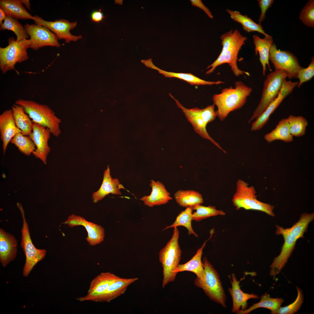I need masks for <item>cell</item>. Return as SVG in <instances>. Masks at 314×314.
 <instances>
[{"mask_svg": "<svg viewBox=\"0 0 314 314\" xmlns=\"http://www.w3.org/2000/svg\"><path fill=\"white\" fill-rule=\"evenodd\" d=\"M220 39L222 46L221 51L217 59L207 67V69L211 68L206 72V74H210L217 67L226 63L229 64L235 76H238L244 74L249 75L247 72L240 69L237 63L239 52L247 40V37L236 29L231 30L223 34Z\"/></svg>", "mask_w": 314, "mask_h": 314, "instance_id": "1", "label": "cell"}, {"mask_svg": "<svg viewBox=\"0 0 314 314\" xmlns=\"http://www.w3.org/2000/svg\"><path fill=\"white\" fill-rule=\"evenodd\" d=\"M252 91L251 87L241 81H237L234 88H224L220 93L214 94L213 104L217 107L216 112L220 120L223 121L231 112L241 108Z\"/></svg>", "mask_w": 314, "mask_h": 314, "instance_id": "2", "label": "cell"}, {"mask_svg": "<svg viewBox=\"0 0 314 314\" xmlns=\"http://www.w3.org/2000/svg\"><path fill=\"white\" fill-rule=\"evenodd\" d=\"M314 219V214H302L298 222L291 227L284 229L276 225V234L282 236L284 243L279 256L274 259L273 262L277 267L283 268L295 249L296 242L299 238H304L309 224Z\"/></svg>", "mask_w": 314, "mask_h": 314, "instance_id": "3", "label": "cell"}, {"mask_svg": "<svg viewBox=\"0 0 314 314\" xmlns=\"http://www.w3.org/2000/svg\"><path fill=\"white\" fill-rule=\"evenodd\" d=\"M179 233L177 227H174L171 238L159 253V260L163 268V288L174 281L177 274L174 271L179 264L182 254L178 242Z\"/></svg>", "mask_w": 314, "mask_h": 314, "instance_id": "4", "label": "cell"}, {"mask_svg": "<svg viewBox=\"0 0 314 314\" xmlns=\"http://www.w3.org/2000/svg\"><path fill=\"white\" fill-rule=\"evenodd\" d=\"M15 104L22 106L32 121L48 128L51 133L58 137L61 133V120L48 106L30 100L19 99Z\"/></svg>", "mask_w": 314, "mask_h": 314, "instance_id": "5", "label": "cell"}, {"mask_svg": "<svg viewBox=\"0 0 314 314\" xmlns=\"http://www.w3.org/2000/svg\"><path fill=\"white\" fill-rule=\"evenodd\" d=\"M169 95L175 101L178 107L181 109L188 121L192 124L195 132L203 138L210 140L219 149L226 153L219 144L211 137L206 129L208 124L214 120L217 116L215 110V105H209L203 109L196 107L188 109L184 107L170 93Z\"/></svg>", "mask_w": 314, "mask_h": 314, "instance_id": "6", "label": "cell"}, {"mask_svg": "<svg viewBox=\"0 0 314 314\" xmlns=\"http://www.w3.org/2000/svg\"><path fill=\"white\" fill-rule=\"evenodd\" d=\"M256 194L253 186L249 187L248 183L239 179L237 181L236 191L232 199L233 204L238 210L243 208L247 210H258L271 216H274V206L258 200Z\"/></svg>", "mask_w": 314, "mask_h": 314, "instance_id": "7", "label": "cell"}, {"mask_svg": "<svg viewBox=\"0 0 314 314\" xmlns=\"http://www.w3.org/2000/svg\"><path fill=\"white\" fill-rule=\"evenodd\" d=\"M202 263L205 272L204 281H201L196 278L195 285L202 289L211 300L226 308V296L219 274L206 257L203 258Z\"/></svg>", "mask_w": 314, "mask_h": 314, "instance_id": "8", "label": "cell"}, {"mask_svg": "<svg viewBox=\"0 0 314 314\" xmlns=\"http://www.w3.org/2000/svg\"><path fill=\"white\" fill-rule=\"evenodd\" d=\"M8 42L7 46L0 47V69L3 74L14 69L17 63L28 58L27 49L30 48V39H24L17 41L12 37L8 39Z\"/></svg>", "mask_w": 314, "mask_h": 314, "instance_id": "9", "label": "cell"}, {"mask_svg": "<svg viewBox=\"0 0 314 314\" xmlns=\"http://www.w3.org/2000/svg\"><path fill=\"white\" fill-rule=\"evenodd\" d=\"M287 77V72L281 69H275L267 76L260 102L248 123L259 117L277 98Z\"/></svg>", "mask_w": 314, "mask_h": 314, "instance_id": "10", "label": "cell"}, {"mask_svg": "<svg viewBox=\"0 0 314 314\" xmlns=\"http://www.w3.org/2000/svg\"><path fill=\"white\" fill-rule=\"evenodd\" d=\"M17 206L20 211L22 218L21 246L26 256L23 274L24 276L26 277L28 275L34 266L38 262L44 259L46 256V251L45 249L37 248L33 244L24 209L20 203H17Z\"/></svg>", "mask_w": 314, "mask_h": 314, "instance_id": "11", "label": "cell"}, {"mask_svg": "<svg viewBox=\"0 0 314 314\" xmlns=\"http://www.w3.org/2000/svg\"><path fill=\"white\" fill-rule=\"evenodd\" d=\"M269 58L275 69L285 70L290 79L296 78L298 72L303 68L300 65L298 59L293 54L288 51L278 49L274 43L271 47Z\"/></svg>", "mask_w": 314, "mask_h": 314, "instance_id": "12", "label": "cell"}, {"mask_svg": "<svg viewBox=\"0 0 314 314\" xmlns=\"http://www.w3.org/2000/svg\"><path fill=\"white\" fill-rule=\"evenodd\" d=\"M24 28L30 37V48L37 50L46 46H60L56 35L47 28L37 24H26Z\"/></svg>", "mask_w": 314, "mask_h": 314, "instance_id": "13", "label": "cell"}, {"mask_svg": "<svg viewBox=\"0 0 314 314\" xmlns=\"http://www.w3.org/2000/svg\"><path fill=\"white\" fill-rule=\"evenodd\" d=\"M34 17L33 20L35 24L47 28L56 35L58 39L65 40L66 43L76 41L82 38L81 35H74L70 32L71 30L76 26L77 24L76 22H70L64 19L48 21L38 15Z\"/></svg>", "mask_w": 314, "mask_h": 314, "instance_id": "14", "label": "cell"}, {"mask_svg": "<svg viewBox=\"0 0 314 314\" xmlns=\"http://www.w3.org/2000/svg\"><path fill=\"white\" fill-rule=\"evenodd\" d=\"M33 122L32 131L28 136L36 147L33 154L46 165L47 156L51 150L48 142L51 133L48 128Z\"/></svg>", "mask_w": 314, "mask_h": 314, "instance_id": "15", "label": "cell"}, {"mask_svg": "<svg viewBox=\"0 0 314 314\" xmlns=\"http://www.w3.org/2000/svg\"><path fill=\"white\" fill-rule=\"evenodd\" d=\"M298 82H292L285 80L284 81L279 94L277 98L271 103L264 111L252 124L251 130L256 131L261 129L267 123L270 115L274 112L283 99L289 95L297 85Z\"/></svg>", "mask_w": 314, "mask_h": 314, "instance_id": "16", "label": "cell"}, {"mask_svg": "<svg viewBox=\"0 0 314 314\" xmlns=\"http://www.w3.org/2000/svg\"><path fill=\"white\" fill-rule=\"evenodd\" d=\"M64 223L71 227L79 225L83 226L88 233L86 240L91 246L99 244L104 240L105 237L104 229L100 225L87 221L81 216L72 214L69 216Z\"/></svg>", "mask_w": 314, "mask_h": 314, "instance_id": "17", "label": "cell"}, {"mask_svg": "<svg viewBox=\"0 0 314 314\" xmlns=\"http://www.w3.org/2000/svg\"><path fill=\"white\" fill-rule=\"evenodd\" d=\"M138 279V278L119 277L102 293L90 298L88 301L109 302L123 294L128 287Z\"/></svg>", "mask_w": 314, "mask_h": 314, "instance_id": "18", "label": "cell"}, {"mask_svg": "<svg viewBox=\"0 0 314 314\" xmlns=\"http://www.w3.org/2000/svg\"><path fill=\"white\" fill-rule=\"evenodd\" d=\"M19 133L22 131L15 124L11 109L4 111L0 115V133L4 154L11 140Z\"/></svg>", "mask_w": 314, "mask_h": 314, "instance_id": "19", "label": "cell"}, {"mask_svg": "<svg viewBox=\"0 0 314 314\" xmlns=\"http://www.w3.org/2000/svg\"><path fill=\"white\" fill-rule=\"evenodd\" d=\"M232 279H230L231 288H229L228 290L232 296L233 301L232 311L236 314L240 311L246 309L247 307V301L251 299L259 298L258 296L254 294H249L244 292L240 289L239 285L240 281L245 278H242L238 281L235 274H231Z\"/></svg>", "mask_w": 314, "mask_h": 314, "instance_id": "20", "label": "cell"}, {"mask_svg": "<svg viewBox=\"0 0 314 314\" xmlns=\"http://www.w3.org/2000/svg\"><path fill=\"white\" fill-rule=\"evenodd\" d=\"M17 245V241L13 235L0 229V261L3 267L15 258Z\"/></svg>", "mask_w": 314, "mask_h": 314, "instance_id": "21", "label": "cell"}, {"mask_svg": "<svg viewBox=\"0 0 314 314\" xmlns=\"http://www.w3.org/2000/svg\"><path fill=\"white\" fill-rule=\"evenodd\" d=\"M119 277L110 272L101 273L91 282L87 294L76 299L81 302L88 301L90 298L102 293Z\"/></svg>", "mask_w": 314, "mask_h": 314, "instance_id": "22", "label": "cell"}, {"mask_svg": "<svg viewBox=\"0 0 314 314\" xmlns=\"http://www.w3.org/2000/svg\"><path fill=\"white\" fill-rule=\"evenodd\" d=\"M121 189H125L117 179L112 178L109 167L108 166L107 169L104 171L103 180L100 188L92 195L93 202L94 203L98 202L109 194L121 195L120 191Z\"/></svg>", "mask_w": 314, "mask_h": 314, "instance_id": "23", "label": "cell"}, {"mask_svg": "<svg viewBox=\"0 0 314 314\" xmlns=\"http://www.w3.org/2000/svg\"><path fill=\"white\" fill-rule=\"evenodd\" d=\"M214 233V230L213 229L210 231L209 238L204 242L195 255L187 263L179 264L174 272L177 274L180 272H191L195 273L197 276V278L200 281L204 282L205 279V272L201 261L203 251L207 242L210 239Z\"/></svg>", "mask_w": 314, "mask_h": 314, "instance_id": "24", "label": "cell"}, {"mask_svg": "<svg viewBox=\"0 0 314 314\" xmlns=\"http://www.w3.org/2000/svg\"><path fill=\"white\" fill-rule=\"evenodd\" d=\"M150 185L152 188L150 194L144 196L140 199L145 205L152 207L165 204L173 199L162 183L151 180Z\"/></svg>", "mask_w": 314, "mask_h": 314, "instance_id": "25", "label": "cell"}, {"mask_svg": "<svg viewBox=\"0 0 314 314\" xmlns=\"http://www.w3.org/2000/svg\"><path fill=\"white\" fill-rule=\"evenodd\" d=\"M254 42L255 46V53L257 55L258 53L259 56V60L263 67V74L265 75L266 70V65L270 69L269 63V54L271 47L273 43L272 37H265L261 38L258 35L253 36Z\"/></svg>", "mask_w": 314, "mask_h": 314, "instance_id": "26", "label": "cell"}, {"mask_svg": "<svg viewBox=\"0 0 314 314\" xmlns=\"http://www.w3.org/2000/svg\"><path fill=\"white\" fill-rule=\"evenodd\" d=\"M148 67L157 70L159 73L168 78H176L185 81L193 85H219L224 83L221 81H209L202 79L190 73H176L167 72L162 70L155 66L152 62L149 64Z\"/></svg>", "mask_w": 314, "mask_h": 314, "instance_id": "27", "label": "cell"}, {"mask_svg": "<svg viewBox=\"0 0 314 314\" xmlns=\"http://www.w3.org/2000/svg\"><path fill=\"white\" fill-rule=\"evenodd\" d=\"M0 7L4 11L6 16L13 18L34 19V16L27 12L20 0H1Z\"/></svg>", "mask_w": 314, "mask_h": 314, "instance_id": "28", "label": "cell"}, {"mask_svg": "<svg viewBox=\"0 0 314 314\" xmlns=\"http://www.w3.org/2000/svg\"><path fill=\"white\" fill-rule=\"evenodd\" d=\"M11 110L16 126L21 131L23 135L28 136L33 130V122L31 118L20 105L13 104Z\"/></svg>", "mask_w": 314, "mask_h": 314, "instance_id": "29", "label": "cell"}, {"mask_svg": "<svg viewBox=\"0 0 314 314\" xmlns=\"http://www.w3.org/2000/svg\"><path fill=\"white\" fill-rule=\"evenodd\" d=\"M226 11L229 14L231 19L242 25L243 29L246 32H258L263 34L265 37L270 36L265 32L261 24L255 23L247 15H242L237 10L226 9Z\"/></svg>", "mask_w": 314, "mask_h": 314, "instance_id": "30", "label": "cell"}, {"mask_svg": "<svg viewBox=\"0 0 314 314\" xmlns=\"http://www.w3.org/2000/svg\"><path fill=\"white\" fill-rule=\"evenodd\" d=\"M265 140L267 142L279 140L286 142H290L293 140V136L290 131L289 126L287 118L280 120L275 128L264 136Z\"/></svg>", "mask_w": 314, "mask_h": 314, "instance_id": "31", "label": "cell"}, {"mask_svg": "<svg viewBox=\"0 0 314 314\" xmlns=\"http://www.w3.org/2000/svg\"><path fill=\"white\" fill-rule=\"evenodd\" d=\"M174 197L179 205L184 207H193L204 202L201 195L193 190H179L174 193Z\"/></svg>", "mask_w": 314, "mask_h": 314, "instance_id": "32", "label": "cell"}, {"mask_svg": "<svg viewBox=\"0 0 314 314\" xmlns=\"http://www.w3.org/2000/svg\"><path fill=\"white\" fill-rule=\"evenodd\" d=\"M284 301V300L282 298H272L270 297L268 294L265 293L261 296L259 302L254 304L248 309L240 311L237 314H247L254 310L262 308L270 310L271 311V313L274 314L281 307Z\"/></svg>", "mask_w": 314, "mask_h": 314, "instance_id": "33", "label": "cell"}, {"mask_svg": "<svg viewBox=\"0 0 314 314\" xmlns=\"http://www.w3.org/2000/svg\"><path fill=\"white\" fill-rule=\"evenodd\" d=\"M193 210L192 207H187L178 215L173 223L166 226L163 230L175 227L183 226L188 230V235L192 234L196 237H198V235L194 231L192 226Z\"/></svg>", "mask_w": 314, "mask_h": 314, "instance_id": "34", "label": "cell"}, {"mask_svg": "<svg viewBox=\"0 0 314 314\" xmlns=\"http://www.w3.org/2000/svg\"><path fill=\"white\" fill-rule=\"evenodd\" d=\"M196 211L192 214V220L199 222L211 217L217 215H224L225 213L222 210L216 209L212 206H204L201 204L197 205L192 207Z\"/></svg>", "mask_w": 314, "mask_h": 314, "instance_id": "35", "label": "cell"}, {"mask_svg": "<svg viewBox=\"0 0 314 314\" xmlns=\"http://www.w3.org/2000/svg\"><path fill=\"white\" fill-rule=\"evenodd\" d=\"M1 30L7 29L13 32L17 37V41L24 39H27L29 36L27 33L24 27L16 19L7 16L3 22L0 26Z\"/></svg>", "mask_w": 314, "mask_h": 314, "instance_id": "36", "label": "cell"}, {"mask_svg": "<svg viewBox=\"0 0 314 314\" xmlns=\"http://www.w3.org/2000/svg\"><path fill=\"white\" fill-rule=\"evenodd\" d=\"M10 142L15 145L21 152L27 156L33 153L36 149L35 144L29 137L23 135L21 133L17 134Z\"/></svg>", "mask_w": 314, "mask_h": 314, "instance_id": "37", "label": "cell"}, {"mask_svg": "<svg viewBox=\"0 0 314 314\" xmlns=\"http://www.w3.org/2000/svg\"><path fill=\"white\" fill-rule=\"evenodd\" d=\"M287 119L290 133L293 136L300 137L305 134L308 125V121L306 118L301 116H296L290 115Z\"/></svg>", "mask_w": 314, "mask_h": 314, "instance_id": "38", "label": "cell"}, {"mask_svg": "<svg viewBox=\"0 0 314 314\" xmlns=\"http://www.w3.org/2000/svg\"><path fill=\"white\" fill-rule=\"evenodd\" d=\"M297 297L294 302L289 305L280 307L274 314H293L296 313L300 308L304 300V295L302 290L298 287Z\"/></svg>", "mask_w": 314, "mask_h": 314, "instance_id": "39", "label": "cell"}, {"mask_svg": "<svg viewBox=\"0 0 314 314\" xmlns=\"http://www.w3.org/2000/svg\"><path fill=\"white\" fill-rule=\"evenodd\" d=\"M299 19L303 24L310 27H314V1H308L301 11Z\"/></svg>", "mask_w": 314, "mask_h": 314, "instance_id": "40", "label": "cell"}, {"mask_svg": "<svg viewBox=\"0 0 314 314\" xmlns=\"http://www.w3.org/2000/svg\"><path fill=\"white\" fill-rule=\"evenodd\" d=\"M314 75V58L312 57L309 65L306 68H303L298 72L297 78L299 82L297 85L299 88L304 82L311 79Z\"/></svg>", "mask_w": 314, "mask_h": 314, "instance_id": "41", "label": "cell"}, {"mask_svg": "<svg viewBox=\"0 0 314 314\" xmlns=\"http://www.w3.org/2000/svg\"><path fill=\"white\" fill-rule=\"evenodd\" d=\"M259 6L261 9V14L258 19V24L261 23L263 21L265 18V13L267 10L270 8L272 4L273 0H258Z\"/></svg>", "mask_w": 314, "mask_h": 314, "instance_id": "42", "label": "cell"}, {"mask_svg": "<svg viewBox=\"0 0 314 314\" xmlns=\"http://www.w3.org/2000/svg\"><path fill=\"white\" fill-rule=\"evenodd\" d=\"M192 5L203 10L205 13L210 18L213 19V17L209 8L206 7L201 0H190Z\"/></svg>", "mask_w": 314, "mask_h": 314, "instance_id": "43", "label": "cell"}, {"mask_svg": "<svg viewBox=\"0 0 314 314\" xmlns=\"http://www.w3.org/2000/svg\"><path fill=\"white\" fill-rule=\"evenodd\" d=\"M90 17L92 21L98 23L102 21L105 17L100 10H95L92 11Z\"/></svg>", "mask_w": 314, "mask_h": 314, "instance_id": "44", "label": "cell"}, {"mask_svg": "<svg viewBox=\"0 0 314 314\" xmlns=\"http://www.w3.org/2000/svg\"><path fill=\"white\" fill-rule=\"evenodd\" d=\"M6 15L4 11L1 8H0V24L1 25L3 23V21L6 19Z\"/></svg>", "mask_w": 314, "mask_h": 314, "instance_id": "45", "label": "cell"}, {"mask_svg": "<svg viewBox=\"0 0 314 314\" xmlns=\"http://www.w3.org/2000/svg\"><path fill=\"white\" fill-rule=\"evenodd\" d=\"M21 3L25 5L26 8L29 10H30V1L28 0H20Z\"/></svg>", "mask_w": 314, "mask_h": 314, "instance_id": "46", "label": "cell"}]
</instances>
